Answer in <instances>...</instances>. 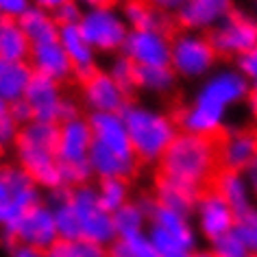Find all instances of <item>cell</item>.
<instances>
[{"label":"cell","mask_w":257,"mask_h":257,"mask_svg":"<svg viewBox=\"0 0 257 257\" xmlns=\"http://www.w3.org/2000/svg\"><path fill=\"white\" fill-rule=\"evenodd\" d=\"M250 87L233 66H218L198 83L196 92L175 111L179 131L203 138H220L229 126V111L248 102Z\"/></svg>","instance_id":"6da1fadb"},{"label":"cell","mask_w":257,"mask_h":257,"mask_svg":"<svg viewBox=\"0 0 257 257\" xmlns=\"http://www.w3.org/2000/svg\"><path fill=\"white\" fill-rule=\"evenodd\" d=\"M218 170L220 164L216 140L183 131L175 138V142L157 164V175L181 181L201 192L211 185Z\"/></svg>","instance_id":"7a4b0ae2"},{"label":"cell","mask_w":257,"mask_h":257,"mask_svg":"<svg viewBox=\"0 0 257 257\" xmlns=\"http://www.w3.org/2000/svg\"><path fill=\"white\" fill-rule=\"evenodd\" d=\"M122 120L126 124L133 153L144 166H157L164 153L175 142V138L181 133L175 113L144 102L131 100L122 111Z\"/></svg>","instance_id":"3957f363"},{"label":"cell","mask_w":257,"mask_h":257,"mask_svg":"<svg viewBox=\"0 0 257 257\" xmlns=\"http://www.w3.org/2000/svg\"><path fill=\"white\" fill-rule=\"evenodd\" d=\"M57 142H59V124L31 120L20 126V133L14 144L20 168L40 188H46L48 192L63 188Z\"/></svg>","instance_id":"277c9868"},{"label":"cell","mask_w":257,"mask_h":257,"mask_svg":"<svg viewBox=\"0 0 257 257\" xmlns=\"http://www.w3.org/2000/svg\"><path fill=\"white\" fill-rule=\"evenodd\" d=\"M89 151H92V126L87 118L79 113L59 122L57 157H59L63 188L72 190L89 183V179L94 177L89 166Z\"/></svg>","instance_id":"5b68a950"},{"label":"cell","mask_w":257,"mask_h":257,"mask_svg":"<svg viewBox=\"0 0 257 257\" xmlns=\"http://www.w3.org/2000/svg\"><path fill=\"white\" fill-rule=\"evenodd\" d=\"M218 57L207 33L177 29L170 40V68L177 79L198 81L209 76L218 68Z\"/></svg>","instance_id":"8992f818"},{"label":"cell","mask_w":257,"mask_h":257,"mask_svg":"<svg viewBox=\"0 0 257 257\" xmlns=\"http://www.w3.org/2000/svg\"><path fill=\"white\" fill-rule=\"evenodd\" d=\"M40 203V185L20 166L0 168V229L9 240L22 218Z\"/></svg>","instance_id":"52a82bcc"},{"label":"cell","mask_w":257,"mask_h":257,"mask_svg":"<svg viewBox=\"0 0 257 257\" xmlns=\"http://www.w3.org/2000/svg\"><path fill=\"white\" fill-rule=\"evenodd\" d=\"M146 233L162 257L194 253L198 248V231L192 222V216H185L181 211L168 209L157 203L151 209Z\"/></svg>","instance_id":"ba28073f"},{"label":"cell","mask_w":257,"mask_h":257,"mask_svg":"<svg viewBox=\"0 0 257 257\" xmlns=\"http://www.w3.org/2000/svg\"><path fill=\"white\" fill-rule=\"evenodd\" d=\"M79 29L98 55L122 53V46L128 35V27L120 14V7H115L113 3L85 7L79 20Z\"/></svg>","instance_id":"9c48e42d"},{"label":"cell","mask_w":257,"mask_h":257,"mask_svg":"<svg viewBox=\"0 0 257 257\" xmlns=\"http://www.w3.org/2000/svg\"><path fill=\"white\" fill-rule=\"evenodd\" d=\"M68 198L76 214V220H79L81 240L107 248L115 240L113 214L100 205L96 188L92 183L81 185V188H72Z\"/></svg>","instance_id":"30bf717a"},{"label":"cell","mask_w":257,"mask_h":257,"mask_svg":"<svg viewBox=\"0 0 257 257\" xmlns=\"http://www.w3.org/2000/svg\"><path fill=\"white\" fill-rule=\"evenodd\" d=\"M22 100L27 102L31 118L37 122L59 124L63 120H70V118H74V115H79L76 102L66 98L59 83L50 81L46 76L33 74V79H31L29 89Z\"/></svg>","instance_id":"8fae6325"},{"label":"cell","mask_w":257,"mask_h":257,"mask_svg":"<svg viewBox=\"0 0 257 257\" xmlns=\"http://www.w3.org/2000/svg\"><path fill=\"white\" fill-rule=\"evenodd\" d=\"M220 59L235 61L244 53L257 48V16L244 9H235L209 33Z\"/></svg>","instance_id":"7c38bea8"},{"label":"cell","mask_w":257,"mask_h":257,"mask_svg":"<svg viewBox=\"0 0 257 257\" xmlns=\"http://www.w3.org/2000/svg\"><path fill=\"white\" fill-rule=\"evenodd\" d=\"M192 222L198 231V237L207 240V244L216 237L235 229L237 214L227 205V201L214 188H205L196 198L192 209Z\"/></svg>","instance_id":"4fadbf2b"},{"label":"cell","mask_w":257,"mask_h":257,"mask_svg":"<svg viewBox=\"0 0 257 257\" xmlns=\"http://www.w3.org/2000/svg\"><path fill=\"white\" fill-rule=\"evenodd\" d=\"M81 100L89 113H122L131 94L118 85L107 70H96L81 81Z\"/></svg>","instance_id":"5bb4252c"},{"label":"cell","mask_w":257,"mask_h":257,"mask_svg":"<svg viewBox=\"0 0 257 257\" xmlns=\"http://www.w3.org/2000/svg\"><path fill=\"white\" fill-rule=\"evenodd\" d=\"M170 31H128L122 55L138 68L170 66Z\"/></svg>","instance_id":"9a60e30c"},{"label":"cell","mask_w":257,"mask_h":257,"mask_svg":"<svg viewBox=\"0 0 257 257\" xmlns=\"http://www.w3.org/2000/svg\"><path fill=\"white\" fill-rule=\"evenodd\" d=\"M218 164L224 170H242L257 155V131L250 124L227 126L220 138H216Z\"/></svg>","instance_id":"2e32d148"},{"label":"cell","mask_w":257,"mask_h":257,"mask_svg":"<svg viewBox=\"0 0 257 257\" xmlns=\"http://www.w3.org/2000/svg\"><path fill=\"white\" fill-rule=\"evenodd\" d=\"M235 11V0H188L175 16V27L194 33H211Z\"/></svg>","instance_id":"e0dca14e"},{"label":"cell","mask_w":257,"mask_h":257,"mask_svg":"<svg viewBox=\"0 0 257 257\" xmlns=\"http://www.w3.org/2000/svg\"><path fill=\"white\" fill-rule=\"evenodd\" d=\"M11 240L16 244H24V246H33L37 250H44V253H46L48 248H53L55 244L59 242L53 207L44 205V203L35 205L16 227Z\"/></svg>","instance_id":"ac0fdd59"},{"label":"cell","mask_w":257,"mask_h":257,"mask_svg":"<svg viewBox=\"0 0 257 257\" xmlns=\"http://www.w3.org/2000/svg\"><path fill=\"white\" fill-rule=\"evenodd\" d=\"M89 126H92V144L98 149L113 153L122 157H136L126 133V124L122 113H89ZM140 162V159H138Z\"/></svg>","instance_id":"d6986e66"},{"label":"cell","mask_w":257,"mask_h":257,"mask_svg":"<svg viewBox=\"0 0 257 257\" xmlns=\"http://www.w3.org/2000/svg\"><path fill=\"white\" fill-rule=\"evenodd\" d=\"M29 66L33 68V74L46 76V79L59 83V85L68 83L74 76L72 63H70L66 50H63L59 40L44 42V44H35V46H31Z\"/></svg>","instance_id":"ffe728a7"},{"label":"cell","mask_w":257,"mask_h":257,"mask_svg":"<svg viewBox=\"0 0 257 257\" xmlns=\"http://www.w3.org/2000/svg\"><path fill=\"white\" fill-rule=\"evenodd\" d=\"M59 44L66 50L70 63H72L74 76L79 81L87 79L92 72L98 70L96 66V50L89 46V42L85 40V35L81 33L79 24H61L59 27Z\"/></svg>","instance_id":"44dd1931"},{"label":"cell","mask_w":257,"mask_h":257,"mask_svg":"<svg viewBox=\"0 0 257 257\" xmlns=\"http://www.w3.org/2000/svg\"><path fill=\"white\" fill-rule=\"evenodd\" d=\"M209 188H214L218 194L227 201V205L235 211L237 218L242 214H246V211H250L257 205L253 192H250V185H248L242 170L220 168L216 172V177H214V181H211Z\"/></svg>","instance_id":"7402d4cb"},{"label":"cell","mask_w":257,"mask_h":257,"mask_svg":"<svg viewBox=\"0 0 257 257\" xmlns=\"http://www.w3.org/2000/svg\"><path fill=\"white\" fill-rule=\"evenodd\" d=\"M198 194H201V190L190 188V185L175 181V179L157 175L151 196L155 198L157 205H164V207H168V209H175V211H181L185 216H192V209H194V205H196Z\"/></svg>","instance_id":"603a6c76"},{"label":"cell","mask_w":257,"mask_h":257,"mask_svg":"<svg viewBox=\"0 0 257 257\" xmlns=\"http://www.w3.org/2000/svg\"><path fill=\"white\" fill-rule=\"evenodd\" d=\"M153 205H155V198L153 196H142V198H131L126 205H122L120 209H115L113 211L115 237L146 233Z\"/></svg>","instance_id":"cb8c5ba5"},{"label":"cell","mask_w":257,"mask_h":257,"mask_svg":"<svg viewBox=\"0 0 257 257\" xmlns=\"http://www.w3.org/2000/svg\"><path fill=\"white\" fill-rule=\"evenodd\" d=\"M120 14L128 31H170V24H175L146 0H122Z\"/></svg>","instance_id":"d4e9b609"},{"label":"cell","mask_w":257,"mask_h":257,"mask_svg":"<svg viewBox=\"0 0 257 257\" xmlns=\"http://www.w3.org/2000/svg\"><path fill=\"white\" fill-rule=\"evenodd\" d=\"M33 79V68L29 61H0V96L14 105L22 100Z\"/></svg>","instance_id":"484cf974"},{"label":"cell","mask_w":257,"mask_h":257,"mask_svg":"<svg viewBox=\"0 0 257 257\" xmlns=\"http://www.w3.org/2000/svg\"><path fill=\"white\" fill-rule=\"evenodd\" d=\"M18 22H20L22 31L27 33L31 46L59 40V22H57V18L50 11L37 7V5H33Z\"/></svg>","instance_id":"4316f807"},{"label":"cell","mask_w":257,"mask_h":257,"mask_svg":"<svg viewBox=\"0 0 257 257\" xmlns=\"http://www.w3.org/2000/svg\"><path fill=\"white\" fill-rule=\"evenodd\" d=\"M31 42L18 20L0 18V61H29Z\"/></svg>","instance_id":"83f0119b"},{"label":"cell","mask_w":257,"mask_h":257,"mask_svg":"<svg viewBox=\"0 0 257 257\" xmlns=\"http://www.w3.org/2000/svg\"><path fill=\"white\" fill-rule=\"evenodd\" d=\"M177 74L172 72L170 66H162V68H138V76H136V89L144 94H153V96H168L175 92L177 87Z\"/></svg>","instance_id":"f1b7e54d"},{"label":"cell","mask_w":257,"mask_h":257,"mask_svg":"<svg viewBox=\"0 0 257 257\" xmlns=\"http://www.w3.org/2000/svg\"><path fill=\"white\" fill-rule=\"evenodd\" d=\"M107 257H162L149 233L115 237L107 246Z\"/></svg>","instance_id":"f546056e"},{"label":"cell","mask_w":257,"mask_h":257,"mask_svg":"<svg viewBox=\"0 0 257 257\" xmlns=\"http://www.w3.org/2000/svg\"><path fill=\"white\" fill-rule=\"evenodd\" d=\"M94 188H96V194H98L100 205L107 211H111V214L131 201L128 179H98V183Z\"/></svg>","instance_id":"4dcf8cb0"},{"label":"cell","mask_w":257,"mask_h":257,"mask_svg":"<svg viewBox=\"0 0 257 257\" xmlns=\"http://www.w3.org/2000/svg\"><path fill=\"white\" fill-rule=\"evenodd\" d=\"M46 257H107V248L85 240H59L46 250Z\"/></svg>","instance_id":"1f68e13d"},{"label":"cell","mask_w":257,"mask_h":257,"mask_svg":"<svg viewBox=\"0 0 257 257\" xmlns=\"http://www.w3.org/2000/svg\"><path fill=\"white\" fill-rule=\"evenodd\" d=\"M207 248L211 250L214 257H250V250L246 248L242 237L235 233V229L211 240Z\"/></svg>","instance_id":"d6a6232c"},{"label":"cell","mask_w":257,"mask_h":257,"mask_svg":"<svg viewBox=\"0 0 257 257\" xmlns=\"http://www.w3.org/2000/svg\"><path fill=\"white\" fill-rule=\"evenodd\" d=\"M107 72L111 74V79L118 83V85H122L126 89L128 94L136 92V76H138V66L133 63L131 59H126L122 53H118L111 59V63H109Z\"/></svg>","instance_id":"836d02e7"},{"label":"cell","mask_w":257,"mask_h":257,"mask_svg":"<svg viewBox=\"0 0 257 257\" xmlns=\"http://www.w3.org/2000/svg\"><path fill=\"white\" fill-rule=\"evenodd\" d=\"M235 233L244 240L246 248L250 250V255L257 257V205L250 211H246V214H242L237 218Z\"/></svg>","instance_id":"e575fe53"},{"label":"cell","mask_w":257,"mask_h":257,"mask_svg":"<svg viewBox=\"0 0 257 257\" xmlns=\"http://www.w3.org/2000/svg\"><path fill=\"white\" fill-rule=\"evenodd\" d=\"M233 68L242 74V79L248 83L250 92H255L257 89V48L244 53L242 57H237L233 61Z\"/></svg>","instance_id":"d590c367"},{"label":"cell","mask_w":257,"mask_h":257,"mask_svg":"<svg viewBox=\"0 0 257 257\" xmlns=\"http://www.w3.org/2000/svg\"><path fill=\"white\" fill-rule=\"evenodd\" d=\"M31 7H33V0H0V18L20 20Z\"/></svg>","instance_id":"8d00e7d4"},{"label":"cell","mask_w":257,"mask_h":257,"mask_svg":"<svg viewBox=\"0 0 257 257\" xmlns=\"http://www.w3.org/2000/svg\"><path fill=\"white\" fill-rule=\"evenodd\" d=\"M18 133H20V124L14 120V115H11L9 111L0 115V149L16 144Z\"/></svg>","instance_id":"74e56055"},{"label":"cell","mask_w":257,"mask_h":257,"mask_svg":"<svg viewBox=\"0 0 257 257\" xmlns=\"http://www.w3.org/2000/svg\"><path fill=\"white\" fill-rule=\"evenodd\" d=\"M57 18V22H59V27L61 24H79L81 20V16H83V7L76 0H72V3H68V5H63V7L59 11H55L53 14Z\"/></svg>","instance_id":"f35d334b"},{"label":"cell","mask_w":257,"mask_h":257,"mask_svg":"<svg viewBox=\"0 0 257 257\" xmlns=\"http://www.w3.org/2000/svg\"><path fill=\"white\" fill-rule=\"evenodd\" d=\"M146 3H149L151 7H155L162 16L170 18V20L175 22V16L183 9V5L188 3V0H146Z\"/></svg>","instance_id":"ab89813d"},{"label":"cell","mask_w":257,"mask_h":257,"mask_svg":"<svg viewBox=\"0 0 257 257\" xmlns=\"http://www.w3.org/2000/svg\"><path fill=\"white\" fill-rule=\"evenodd\" d=\"M9 113L14 115V120H16L20 126H24L27 122L33 120V118H31V111H29V107H27V102H24V100H18V102H14V105H9Z\"/></svg>","instance_id":"60d3db41"},{"label":"cell","mask_w":257,"mask_h":257,"mask_svg":"<svg viewBox=\"0 0 257 257\" xmlns=\"http://www.w3.org/2000/svg\"><path fill=\"white\" fill-rule=\"evenodd\" d=\"M244 177H246V181L250 185V192H253L255 203H257V155L253 157V162L244 168Z\"/></svg>","instance_id":"b9f144b4"},{"label":"cell","mask_w":257,"mask_h":257,"mask_svg":"<svg viewBox=\"0 0 257 257\" xmlns=\"http://www.w3.org/2000/svg\"><path fill=\"white\" fill-rule=\"evenodd\" d=\"M11 257H46L44 250H37L33 246H24V244H16L11 248Z\"/></svg>","instance_id":"7bdbcfd3"},{"label":"cell","mask_w":257,"mask_h":257,"mask_svg":"<svg viewBox=\"0 0 257 257\" xmlns=\"http://www.w3.org/2000/svg\"><path fill=\"white\" fill-rule=\"evenodd\" d=\"M68 3H72V0H35V5L37 7H42V9H46L50 11V14H55V11H59L63 5H68Z\"/></svg>","instance_id":"ee69618b"},{"label":"cell","mask_w":257,"mask_h":257,"mask_svg":"<svg viewBox=\"0 0 257 257\" xmlns=\"http://www.w3.org/2000/svg\"><path fill=\"white\" fill-rule=\"evenodd\" d=\"M246 105H248V111H250V126L257 131V89L255 92H250Z\"/></svg>","instance_id":"f6af8a7d"},{"label":"cell","mask_w":257,"mask_h":257,"mask_svg":"<svg viewBox=\"0 0 257 257\" xmlns=\"http://www.w3.org/2000/svg\"><path fill=\"white\" fill-rule=\"evenodd\" d=\"M194 257H214V255H211L209 248H196L194 250Z\"/></svg>","instance_id":"bcb514c9"},{"label":"cell","mask_w":257,"mask_h":257,"mask_svg":"<svg viewBox=\"0 0 257 257\" xmlns=\"http://www.w3.org/2000/svg\"><path fill=\"white\" fill-rule=\"evenodd\" d=\"M7 111H9V102H5V98L0 96V115L7 113Z\"/></svg>","instance_id":"7dc6e473"},{"label":"cell","mask_w":257,"mask_h":257,"mask_svg":"<svg viewBox=\"0 0 257 257\" xmlns=\"http://www.w3.org/2000/svg\"><path fill=\"white\" fill-rule=\"evenodd\" d=\"M81 3H85L87 7L89 5H100V3H111V0H81Z\"/></svg>","instance_id":"c3c4849f"},{"label":"cell","mask_w":257,"mask_h":257,"mask_svg":"<svg viewBox=\"0 0 257 257\" xmlns=\"http://www.w3.org/2000/svg\"><path fill=\"white\" fill-rule=\"evenodd\" d=\"M172 257H194V253H181V255H172Z\"/></svg>","instance_id":"681fc988"},{"label":"cell","mask_w":257,"mask_h":257,"mask_svg":"<svg viewBox=\"0 0 257 257\" xmlns=\"http://www.w3.org/2000/svg\"><path fill=\"white\" fill-rule=\"evenodd\" d=\"M255 9H257V0H255ZM255 16H257V14H255Z\"/></svg>","instance_id":"f907efd6"},{"label":"cell","mask_w":257,"mask_h":257,"mask_svg":"<svg viewBox=\"0 0 257 257\" xmlns=\"http://www.w3.org/2000/svg\"><path fill=\"white\" fill-rule=\"evenodd\" d=\"M250 257H253V255H250Z\"/></svg>","instance_id":"816d5d0a"}]
</instances>
